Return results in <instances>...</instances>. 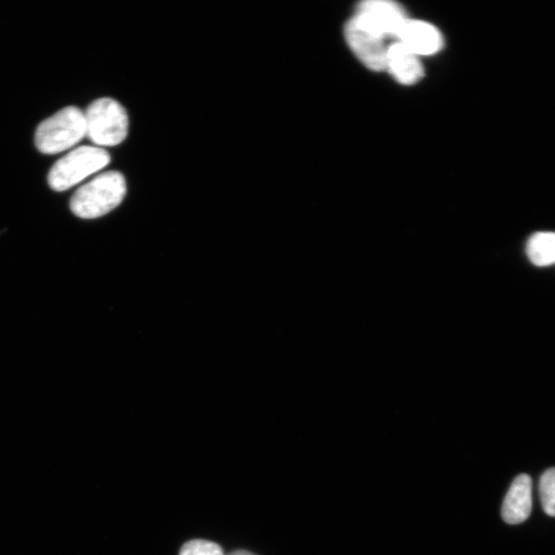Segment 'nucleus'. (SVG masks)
<instances>
[{"label": "nucleus", "instance_id": "obj_9", "mask_svg": "<svg viewBox=\"0 0 555 555\" xmlns=\"http://www.w3.org/2000/svg\"><path fill=\"white\" fill-rule=\"evenodd\" d=\"M386 69L402 85H414L424 76L419 56L399 42L388 48Z\"/></svg>", "mask_w": 555, "mask_h": 555}, {"label": "nucleus", "instance_id": "obj_3", "mask_svg": "<svg viewBox=\"0 0 555 555\" xmlns=\"http://www.w3.org/2000/svg\"><path fill=\"white\" fill-rule=\"evenodd\" d=\"M87 137L98 147L121 144L129 131L126 109L118 101L101 98L94 101L85 113Z\"/></svg>", "mask_w": 555, "mask_h": 555}, {"label": "nucleus", "instance_id": "obj_5", "mask_svg": "<svg viewBox=\"0 0 555 555\" xmlns=\"http://www.w3.org/2000/svg\"><path fill=\"white\" fill-rule=\"evenodd\" d=\"M346 40L357 58L369 69H386L388 48L385 37L366 27L356 17L346 25Z\"/></svg>", "mask_w": 555, "mask_h": 555}, {"label": "nucleus", "instance_id": "obj_11", "mask_svg": "<svg viewBox=\"0 0 555 555\" xmlns=\"http://www.w3.org/2000/svg\"><path fill=\"white\" fill-rule=\"evenodd\" d=\"M539 494L545 513L555 517V468L546 470L541 476Z\"/></svg>", "mask_w": 555, "mask_h": 555}, {"label": "nucleus", "instance_id": "obj_8", "mask_svg": "<svg viewBox=\"0 0 555 555\" xmlns=\"http://www.w3.org/2000/svg\"><path fill=\"white\" fill-rule=\"evenodd\" d=\"M533 508V483L527 474L518 475L502 506L503 520L509 525H518L526 522Z\"/></svg>", "mask_w": 555, "mask_h": 555}, {"label": "nucleus", "instance_id": "obj_2", "mask_svg": "<svg viewBox=\"0 0 555 555\" xmlns=\"http://www.w3.org/2000/svg\"><path fill=\"white\" fill-rule=\"evenodd\" d=\"M86 136L85 113L78 107L69 106L37 128L35 144L41 153L56 155L69 150Z\"/></svg>", "mask_w": 555, "mask_h": 555}, {"label": "nucleus", "instance_id": "obj_1", "mask_svg": "<svg viewBox=\"0 0 555 555\" xmlns=\"http://www.w3.org/2000/svg\"><path fill=\"white\" fill-rule=\"evenodd\" d=\"M126 179L118 171H107L84 184L70 201L72 213L80 218L95 219L116 209L125 199Z\"/></svg>", "mask_w": 555, "mask_h": 555}, {"label": "nucleus", "instance_id": "obj_6", "mask_svg": "<svg viewBox=\"0 0 555 555\" xmlns=\"http://www.w3.org/2000/svg\"><path fill=\"white\" fill-rule=\"evenodd\" d=\"M355 17L383 37L397 36L407 20L402 7L388 0H368L361 3Z\"/></svg>", "mask_w": 555, "mask_h": 555}, {"label": "nucleus", "instance_id": "obj_10", "mask_svg": "<svg viewBox=\"0 0 555 555\" xmlns=\"http://www.w3.org/2000/svg\"><path fill=\"white\" fill-rule=\"evenodd\" d=\"M527 255L536 267H549L555 264V233L539 232L527 243Z\"/></svg>", "mask_w": 555, "mask_h": 555}, {"label": "nucleus", "instance_id": "obj_13", "mask_svg": "<svg viewBox=\"0 0 555 555\" xmlns=\"http://www.w3.org/2000/svg\"><path fill=\"white\" fill-rule=\"evenodd\" d=\"M228 555H255V554H253L249 551H245V550H237V551H234V552H232Z\"/></svg>", "mask_w": 555, "mask_h": 555}, {"label": "nucleus", "instance_id": "obj_4", "mask_svg": "<svg viewBox=\"0 0 555 555\" xmlns=\"http://www.w3.org/2000/svg\"><path fill=\"white\" fill-rule=\"evenodd\" d=\"M109 154L98 146H81L60 159L49 173L50 187L64 192L105 168Z\"/></svg>", "mask_w": 555, "mask_h": 555}, {"label": "nucleus", "instance_id": "obj_12", "mask_svg": "<svg viewBox=\"0 0 555 555\" xmlns=\"http://www.w3.org/2000/svg\"><path fill=\"white\" fill-rule=\"evenodd\" d=\"M179 555H225L222 548L211 541L193 540L185 543Z\"/></svg>", "mask_w": 555, "mask_h": 555}, {"label": "nucleus", "instance_id": "obj_7", "mask_svg": "<svg viewBox=\"0 0 555 555\" xmlns=\"http://www.w3.org/2000/svg\"><path fill=\"white\" fill-rule=\"evenodd\" d=\"M396 39L418 56H430L443 47V37L433 25L407 19L400 28Z\"/></svg>", "mask_w": 555, "mask_h": 555}]
</instances>
